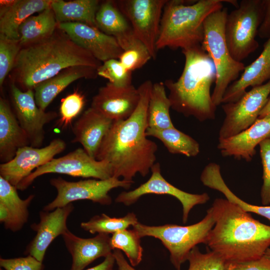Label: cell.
Here are the masks:
<instances>
[{"label":"cell","mask_w":270,"mask_h":270,"mask_svg":"<svg viewBox=\"0 0 270 270\" xmlns=\"http://www.w3.org/2000/svg\"><path fill=\"white\" fill-rule=\"evenodd\" d=\"M54 0H16L2 1L0 10V34L20 40L21 24L36 12L51 8Z\"/></svg>","instance_id":"obj_22"},{"label":"cell","mask_w":270,"mask_h":270,"mask_svg":"<svg viewBox=\"0 0 270 270\" xmlns=\"http://www.w3.org/2000/svg\"><path fill=\"white\" fill-rule=\"evenodd\" d=\"M151 59L152 57L148 48L137 40L123 50L118 60L128 70L132 72L142 68Z\"/></svg>","instance_id":"obj_39"},{"label":"cell","mask_w":270,"mask_h":270,"mask_svg":"<svg viewBox=\"0 0 270 270\" xmlns=\"http://www.w3.org/2000/svg\"><path fill=\"white\" fill-rule=\"evenodd\" d=\"M140 95L132 84L118 86L108 82L93 97L91 108L113 121L128 118L138 104Z\"/></svg>","instance_id":"obj_17"},{"label":"cell","mask_w":270,"mask_h":270,"mask_svg":"<svg viewBox=\"0 0 270 270\" xmlns=\"http://www.w3.org/2000/svg\"><path fill=\"white\" fill-rule=\"evenodd\" d=\"M212 207L215 224L206 244L222 260L226 268L258 259L270 248V226L227 199H215Z\"/></svg>","instance_id":"obj_2"},{"label":"cell","mask_w":270,"mask_h":270,"mask_svg":"<svg viewBox=\"0 0 270 270\" xmlns=\"http://www.w3.org/2000/svg\"><path fill=\"white\" fill-rule=\"evenodd\" d=\"M84 96L76 91L61 100L60 118L57 121L58 128H66L71 125L73 120L82 110L84 104Z\"/></svg>","instance_id":"obj_37"},{"label":"cell","mask_w":270,"mask_h":270,"mask_svg":"<svg viewBox=\"0 0 270 270\" xmlns=\"http://www.w3.org/2000/svg\"><path fill=\"white\" fill-rule=\"evenodd\" d=\"M270 116V98H268L266 104L260 112L258 118H263Z\"/></svg>","instance_id":"obj_46"},{"label":"cell","mask_w":270,"mask_h":270,"mask_svg":"<svg viewBox=\"0 0 270 270\" xmlns=\"http://www.w3.org/2000/svg\"><path fill=\"white\" fill-rule=\"evenodd\" d=\"M10 96L14 112L28 138L30 146L40 148L44 138V126L56 118L58 114L40 109L36 104L33 90L23 91L12 83Z\"/></svg>","instance_id":"obj_14"},{"label":"cell","mask_w":270,"mask_h":270,"mask_svg":"<svg viewBox=\"0 0 270 270\" xmlns=\"http://www.w3.org/2000/svg\"><path fill=\"white\" fill-rule=\"evenodd\" d=\"M102 64L58 27L49 38L22 48L12 70V83L23 91L34 90L68 68L82 66L98 68Z\"/></svg>","instance_id":"obj_3"},{"label":"cell","mask_w":270,"mask_h":270,"mask_svg":"<svg viewBox=\"0 0 270 270\" xmlns=\"http://www.w3.org/2000/svg\"><path fill=\"white\" fill-rule=\"evenodd\" d=\"M99 4L98 0H54L51 8L58 24L79 22L97 28L96 16Z\"/></svg>","instance_id":"obj_28"},{"label":"cell","mask_w":270,"mask_h":270,"mask_svg":"<svg viewBox=\"0 0 270 270\" xmlns=\"http://www.w3.org/2000/svg\"><path fill=\"white\" fill-rule=\"evenodd\" d=\"M66 148L64 140L56 138L43 148L28 146L19 148L14 157L0 164V176L16 186L34 170L49 162Z\"/></svg>","instance_id":"obj_15"},{"label":"cell","mask_w":270,"mask_h":270,"mask_svg":"<svg viewBox=\"0 0 270 270\" xmlns=\"http://www.w3.org/2000/svg\"><path fill=\"white\" fill-rule=\"evenodd\" d=\"M132 72L118 59L104 62L97 69L98 76L108 80L109 82L118 86L132 84Z\"/></svg>","instance_id":"obj_35"},{"label":"cell","mask_w":270,"mask_h":270,"mask_svg":"<svg viewBox=\"0 0 270 270\" xmlns=\"http://www.w3.org/2000/svg\"><path fill=\"white\" fill-rule=\"evenodd\" d=\"M214 224L215 218L211 206L203 219L191 225L182 226L168 224L150 226L138 222L132 226V229L140 238L152 236L160 240L170 254L171 263L176 270H180L191 250L199 244H206Z\"/></svg>","instance_id":"obj_7"},{"label":"cell","mask_w":270,"mask_h":270,"mask_svg":"<svg viewBox=\"0 0 270 270\" xmlns=\"http://www.w3.org/2000/svg\"><path fill=\"white\" fill-rule=\"evenodd\" d=\"M270 94V80L246 91L237 101L224 104L222 108L225 118L220 129L218 140L236 135L251 126L258 118Z\"/></svg>","instance_id":"obj_12"},{"label":"cell","mask_w":270,"mask_h":270,"mask_svg":"<svg viewBox=\"0 0 270 270\" xmlns=\"http://www.w3.org/2000/svg\"><path fill=\"white\" fill-rule=\"evenodd\" d=\"M146 134L147 136L154 137L160 140L172 154L194 157L200 152V144L196 140L175 127L163 130L148 128Z\"/></svg>","instance_id":"obj_30"},{"label":"cell","mask_w":270,"mask_h":270,"mask_svg":"<svg viewBox=\"0 0 270 270\" xmlns=\"http://www.w3.org/2000/svg\"><path fill=\"white\" fill-rule=\"evenodd\" d=\"M118 270H136L134 266L128 264L121 250L114 249L112 251Z\"/></svg>","instance_id":"obj_44"},{"label":"cell","mask_w":270,"mask_h":270,"mask_svg":"<svg viewBox=\"0 0 270 270\" xmlns=\"http://www.w3.org/2000/svg\"><path fill=\"white\" fill-rule=\"evenodd\" d=\"M0 270H4L2 268H0Z\"/></svg>","instance_id":"obj_47"},{"label":"cell","mask_w":270,"mask_h":270,"mask_svg":"<svg viewBox=\"0 0 270 270\" xmlns=\"http://www.w3.org/2000/svg\"><path fill=\"white\" fill-rule=\"evenodd\" d=\"M260 156L262 166L263 183L260 198L263 206L270 204V136L260 144Z\"/></svg>","instance_id":"obj_40"},{"label":"cell","mask_w":270,"mask_h":270,"mask_svg":"<svg viewBox=\"0 0 270 270\" xmlns=\"http://www.w3.org/2000/svg\"><path fill=\"white\" fill-rule=\"evenodd\" d=\"M17 190L0 176V222L6 229L12 232L20 230L28 222V208L35 196L30 194L22 199Z\"/></svg>","instance_id":"obj_24"},{"label":"cell","mask_w":270,"mask_h":270,"mask_svg":"<svg viewBox=\"0 0 270 270\" xmlns=\"http://www.w3.org/2000/svg\"><path fill=\"white\" fill-rule=\"evenodd\" d=\"M133 182L112 177L106 180L87 179L78 182L67 181L59 176L50 180V184L56 190L55 198L45 206L43 210L52 211L64 206L73 202L89 200L102 205H110L112 198L108 194L113 188L128 190Z\"/></svg>","instance_id":"obj_9"},{"label":"cell","mask_w":270,"mask_h":270,"mask_svg":"<svg viewBox=\"0 0 270 270\" xmlns=\"http://www.w3.org/2000/svg\"><path fill=\"white\" fill-rule=\"evenodd\" d=\"M152 84L146 80L140 85L136 108L128 118L113 122L98 150L96 159L109 162L112 177L133 182L137 174L148 175L156 164L158 146L146 134Z\"/></svg>","instance_id":"obj_1"},{"label":"cell","mask_w":270,"mask_h":270,"mask_svg":"<svg viewBox=\"0 0 270 270\" xmlns=\"http://www.w3.org/2000/svg\"><path fill=\"white\" fill-rule=\"evenodd\" d=\"M54 173L74 177L106 180L112 177L110 164L106 160H98L90 156L84 148H77L66 154L40 166L16 186L20 190H26L38 177Z\"/></svg>","instance_id":"obj_10"},{"label":"cell","mask_w":270,"mask_h":270,"mask_svg":"<svg viewBox=\"0 0 270 270\" xmlns=\"http://www.w3.org/2000/svg\"><path fill=\"white\" fill-rule=\"evenodd\" d=\"M185 62L177 80H165L171 108L186 116L200 122L214 120L216 106L210 94L216 79L214 64L201 46L182 50Z\"/></svg>","instance_id":"obj_4"},{"label":"cell","mask_w":270,"mask_h":270,"mask_svg":"<svg viewBox=\"0 0 270 270\" xmlns=\"http://www.w3.org/2000/svg\"><path fill=\"white\" fill-rule=\"evenodd\" d=\"M96 22L97 28L114 38L123 50L138 40L116 2L106 0L100 4L96 14Z\"/></svg>","instance_id":"obj_27"},{"label":"cell","mask_w":270,"mask_h":270,"mask_svg":"<svg viewBox=\"0 0 270 270\" xmlns=\"http://www.w3.org/2000/svg\"><path fill=\"white\" fill-rule=\"evenodd\" d=\"M238 7L234 0H199L193 3L183 0H167L163 9L157 50L165 48L182 50L201 46L204 22L213 12L224 8L222 3Z\"/></svg>","instance_id":"obj_5"},{"label":"cell","mask_w":270,"mask_h":270,"mask_svg":"<svg viewBox=\"0 0 270 270\" xmlns=\"http://www.w3.org/2000/svg\"><path fill=\"white\" fill-rule=\"evenodd\" d=\"M113 122L90 107L72 126L74 137L72 142L80 144L88 154L96 159L102 142Z\"/></svg>","instance_id":"obj_21"},{"label":"cell","mask_w":270,"mask_h":270,"mask_svg":"<svg viewBox=\"0 0 270 270\" xmlns=\"http://www.w3.org/2000/svg\"><path fill=\"white\" fill-rule=\"evenodd\" d=\"M140 238L134 230L126 229L112 234L110 244L113 250L122 251L130 265L134 267L142 260L143 248L140 244Z\"/></svg>","instance_id":"obj_34"},{"label":"cell","mask_w":270,"mask_h":270,"mask_svg":"<svg viewBox=\"0 0 270 270\" xmlns=\"http://www.w3.org/2000/svg\"><path fill=\"white\" fill-rule=\"evenodd\" d=\"M58 23L51 8L32 16L20 26L18 32L22 47L44 40L53 34Z\"/></svg>","instance_id":"obj_29"},{"label":"cell","mask_w":270,"mask_h":270,"mask_svg":"<svg viewBox=\"0 0 270 270\" xmlns=\"http://www.w3.org/2000/svg\"><path fill=\"white\" fill-rule=\"evenodd\" d=\"M136 214L128 212L120 218L110 217L104 214L96 215L88 221L82 222L80 227L92 234H114L116 232L128 229L138 222Z\"/></svg>","instance_id":"obj_33"},{"label":"cell","mask_w":270,"mask_h":270,"mask_svg":"<svg viewBox=\"0 0 270 270\" xmlns=\"http://www.w3.org/2000/svg\"><path fill=\"white\" fill-rule=\"evenodd\" d=\"M30 145L28 138L20 126L6 99L0 98V160L1 164L12 160L17 150Z\"/></svg>","instance_id":"obj_26"},{"label":"cell","mask_w":270,"mask_h":270,"mask_svg":"<svg viewBox=\"0 0 270 270\" xmlns=\"http://www.w3.org/2000/svg\"><path fill=\"white\" fill-rule=\"evenodd\" d=\"M264 14L262 22L258 28V33L261 38L270 34V0H263Z\"/></svg>","instance_id":"obj_43"},{"label":"cell","mask_w":270,"mask_h":270,"mask_svg":"<svg viewBox=\"0 0 270 270\" xmlns=\"http://www.w3.org/2000/svg\"><path fill=\"white\" fill-rule=\"evenodd\" d=\"M270 80V36L260 56L250 65L245 66L240 77L227 88L222 103L237 101L249 86H260Z\"/></svg>","instance_id":"obj_23"},{"label":"cell","mask_w":270,"mask_h":270,"mask_svg":"<svg viewBox=\"0 0 270 270\" xmlns=\"http://www.w3.org/2000/svg\"><path fill=\"white\" fill-rule=\"evenodd\" d=\"M171 106L164 82L153 84L148 110V128L163 130L174 127L170 114Z\"/></svg>","instance_id":"obj_31"},{"label":"cell","mask_w":270,"mask_h":270,"mask_svg":"<svg viewBox=\"0 0 270 270\" xmlns=\"http://www.w3.org/2000/svg\"><path fill=\"white\" fill-rule=\"evenodd\" d=\"M58 27L76 44L102 62L118 59L123 52L116 40L98 28L79 22H62Z\"/></svg>","instance_id":"obj_16"},{"label":"cell","mask_w":270,"mask_h":270,"mask_svg":"<svg viewBox=\"0 0 270 270\" xmlns=\"http://www.w3.org/2000/svg\"><path fill=\"white\" fill-rule=\"evenodd\" d=\"M208 250L205 254L201 252L197 246L191 250L187 259L189 262L188 270H226L222 260L208 248Z\"/></svg>","instance_id":"obj_38"},{"label":"cell","mask_w":270,"mask_h":270,"mask_svg":"<svg viewBox=\"0 0 270 270\" xmlns=\"http://www.w3.org/2000/svg\"><path fill=\"white\" fill-rule=\"evenodd\" d=\"M204 186L222 193L226 199L238 205L244 210L264 217L270 222V206H256L246 202L228 188L223 180L220 169L214 168L208 171L202 179Z\"/></svg>","instance_id":"obj_32"},{"label":"cell","mask_w":270,"mask_h":270,"mask_svg":"<svg viewBox=\"0 0 270 270\" xmlns=\"http://www.w3.org/2000/svg\"><path fill=\"white\" fill-rule=\"evenodd\" d=\"M226 270H270V248L260 258L230 266Z\"/></svg>","instance_id":"obj_42"},{"label":"cell","mask_w":270,"mask_h":270,"mask_svg":"<svg viewBox=\"0 0 270 270\" xmlns=\"http://www.w3.org/2000/svg\"><path fill=\"white\" fill-rule=\"evenodd\" d=\"M74 209L71 203L52 211H40L39 222L31 225L36 234L26 246L24 254L42 262L46 251L53 240L68 230L67 220Z\"/></svg>","instance_id":"obj_18"},{"label":"cell","mask_w":270,"mask_h":270,"mask_svg":"<svg viewBox=\"0 0 270 270\" xmlns=\"http://www.w3.org/2000/svg\"><path fill=\"white\" fill-rule=\"evenodd\" d=\"M115 262V259L112 253L104 258V260L100 264L84 270H114Z\"/></svg>","instance_id":"obj_45"},{"label":"cell","mask_w":270,"mask_h":270,"mask_svg":"<svg viewBox=\"0 0 270 270\" xmlns=\"http://www.w3.org/2000/svg\"><path fill=\"white\" fill-rule=\"evenodd\" d=\"M22 48L19 40L8 38L0 34V86H2L12 70Z\"/></svg>","instance_id":"obj_36"},{"label":"cell","mask_w":270,"mask_h":270,"mask_svg":"<svg viewBox=\"0 0 270 270\" xmlns=\"http://www.w3.org/2000/svg\"><path fill=\"white\" fill-rule=\"evenodd\" d=\"M270 136V116L258 118L249 128L234 136L218 140V148L224 156L252 160L256 148Z\"/></svg>","instance_id":"obj_19"},{"label":"cell","mask_w":270,"mask_h":270,"mask_svg":"<svg viewBox=\"0 0 270 270\" xmlns=\"http://www.w3.org/2000/svg\"><path fill=\"white\" fill-rule=\"evenodd\" d=\"M264 14L263 0H242L228 14L225 36L232 56L242 62L258 46L256 39Z\"/></svg>","instance_id":"obj_8"},{"label":"cell","mask_w":270,"mask_h":270,"mask_svg":"<svg viewBox=\"0 0 270 270\" xmlns=\"http://www.w3.org/2000/svg\"><path fill=\"white\" fill-rule=\"evenodd\" d=\"M159 162L156 164L150 170L149 179L134 190L122 192L116 198L115 202L129 206L136 202L146 194H168L178 199L182 206V222L186 224L192 209L198 204H206L210 196L207 193L193 194L183 191L168 182L162 175Z\"/></svg>","instance_id":"obj_13"},{"label":"cell","mask_w":270,"mask_h":270,"mask_svg":"<svg viewBox=\"0 0 270 270\" xmlns=\"http://www.w3.org/2000/svg\"><path fill=\"white\" fill-rule=\"evenodd\" d=\"M0 266L4 270H44L42 262L30 255L12 258H0Z\"/></svg>","instance_id":"obj_41"},{"label":"cell","mask_w":270,"mask_h":270,"mask_svg":"<svg viewBox=\"0 0 270 270\" xmlns=\"http://www.w3.org/2000/svg\"><path fill=\"white\" fill-rule=\"evenodd\" d=\"M66 247L71 254L70 270H84L98 258L112 253L110 234H98L91 238H82L68 230L62 236Z\"/></svg>","instance_id":"obj_20"},{"label":"cell","mask_w":270,"mask_h":270,"mask_svg":"<svg viewBox=\"0 0 270 270\" xmlns=\"http://www.w3.org/2000/svg\"><path fill=\"white\" fill-rule=\"evenodd\" d=\"M97 69L88 66H71L39 84L34 89L37 106L46 111L56 97L74 82L82 78H96L98 76Z\"/></svg>","instance_id":"obj_25"},{"label":"cell","mask_w":270,"mask_h":270,"mask_svg":"<svg viewBox=\"0 0 270 270\" xmlns=\"http://www.w3.org/2000/svg\"><path fill=\"white\" fill-rule=\"evenodd\" d=\"M167 0H120L116 2L130 22L136 38L156 56V42L164 7Z\"/></svg>","instance_id":"obj_11"},{"label":"cell","mask_w":270,"mask_h":270,"mask_svg":"<svg viewBox=\"0 0 270 270\" xmlns=\"http://www.w3.org/2000/svg\"><path fill=\"white\" fill-rule=\"evenodd\" d=\"M227 8H223L210 14L204 22L202 49L212 59L216 69L215 86L212 98L217 106L222 104V97L228 86L238 78L245 66L232 56L225 36Z\"/></svg>","instance_id":"obj_6"}]
</instances>
